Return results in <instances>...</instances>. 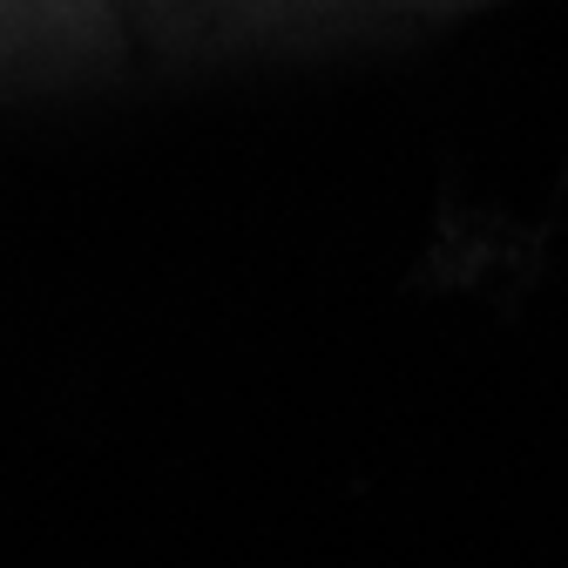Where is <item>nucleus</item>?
<instances>
[{"mask_svg": "<svg viewBox=\"0 0 568 568\" xmlns=\"http://www.w3.org/2000/svg\"><path fill=\"white\" fill-rule=\"evenodd\" d=\"M21 8H34V14H54V8H68V0H21Z\"/></svg>", "mask_w": 568, "mask_h": 568, "instance_id": "1", "label": "nucleus"}, {"mask_svg": "<svg viewBox=\"0 0 568 568\" xmlns=\"http://www.w3.org/2000/svg\"><path fill=\"white\" fill-rule=\"evenodd\" d=\"M8 8H21V0H0V14H8Z\"/></svg>", "mask_w": 568, "mask_h": 568, "instance_id": "2", "label": "nucleus"}]
</instances>
